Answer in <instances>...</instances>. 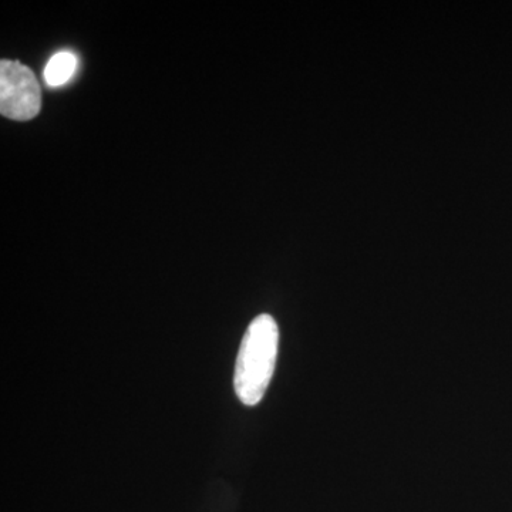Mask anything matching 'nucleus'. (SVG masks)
<instances>
[{"instance_id": "7ed1b4c3", "label": "nucleus", "mask_w": 512, "mask_h": 512, "mask_svg": "<svg viewBox=\"0 0 512 512\" xmlns=\"http://www.w3.org/2000/svg\"><path fill=\"white\" fill-rule=\"evenodd\" d=\"M77 69V57L72 52L56 53L49 60L45 67V80L50 87L63 86L64 83L69 82L70 77Z\"/></svg>"}, {"instance_id": "f03ea898", "label": "nucleus", "mask_w": 512, "mask_h": 512, "mask_svg": "<svg viewBox=\"0 0 512 512\" xmlns=\"http://www.w3.org/2000/svg\"><path fill=\"white\" fill-rule=\"evenodd\" d=\"M42 92L35 73L15 60L0 62V113L8 119L26 121L39 114Z\"/></svg>"}, {"instance_id": "f257e3e1", "label": "nucleus", "mask_w": 512, "mask_h": 512, "mask_svg": "<svg viewBox=\"0 0 512 512\" xmlns=\"http://www.w3.org/2000/svg\"><path fill=\"white\" fill-rule=\"evenodd\" d=\"M279 352L278 323L268 313L256 316L242 338L235 365L234 387L239 402L258 406L275 373Z\"/></svg>"}]
</instances>
